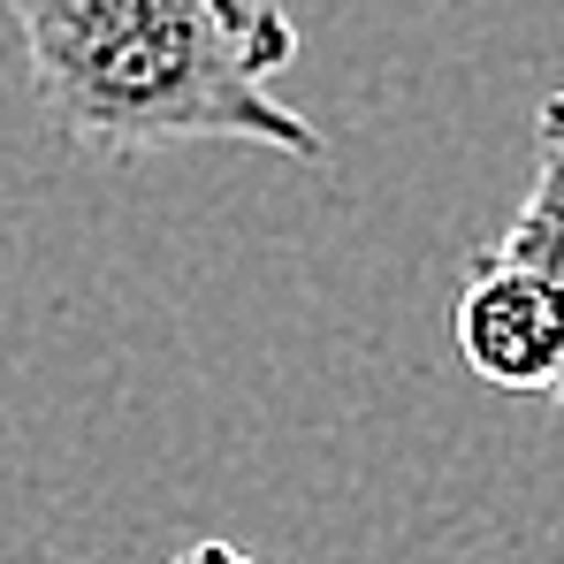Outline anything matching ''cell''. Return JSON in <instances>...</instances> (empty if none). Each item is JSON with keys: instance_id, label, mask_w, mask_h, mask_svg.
I'll list each match as a JSON object with an SVG mask.
<instances>
[{"instance_id": "3957f363", "label": "cell", "mask_w": 564, "mask_h": 564, "mask_svg": "<svg viewBox=\"0 0 564 564\" xmlns=\"http://www.w3.org/2000/svg\"><path fill=\"white\" fill-rule=\"evenodd\" d=\"M488 252L534 268L564 305V93L542 99V115H534V184H527V206L511 214V229H503ZM550 397L564 404V375H557Z\"/></svg>"}, {"instance_id": "7a4b0ae2", "label": "cell", "mask_w": 564, "mask_h": 564, "mask_svg": "<svg viewBox=\"0 0 564 564\" xmlns=\"http://www.w3.org/2000/svg\"><path fill=\"white\" fill-rule=\"evenodd\" d=\"M458 351L488 389H519V397H550L564 375V305L557 290L503 260V252H473L466 297H458Z\"/></svg>"}, {"instance_id": "277c9868", "label": "cell", "mask_w": 564, "mask_h": 564, "mask_svg": "<svg viewBox=\"0 0 564 564\" xmlns=\"http://www.w3.org/2000/svg\"><path fill=\"white\" fill-rule=\"evenodd\" d=\"M169 564H260V557H245L237 542H191L184 557H169Z\"/></svg>"}, {"instance_id": "6da1fadb", "label": "cell", "mask_w": 564, "mask_h": 564, "mask_svg": "<svg viewBox=\"0 0 564 564\" xmlns=\"http://www.w3.org/2000/svg\"><path fill=\"white\" fill-rule=\"evenodd\" d=\"M23 77L54 138L93 161L153 145H268L321 161L328 138L275 99L297 23L275 0H8Z\"/></svg>"}]
</instances>
